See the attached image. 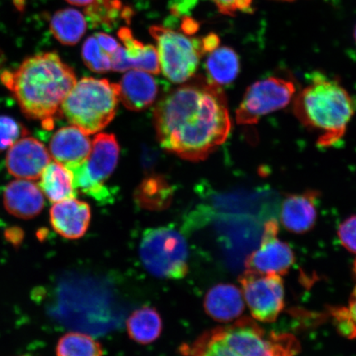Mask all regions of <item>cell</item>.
<instances>
[{"label":"cell","mask_w":356,"mask_h":356,"mask_svg":"<svg viewBox=\"0 0 356 356\" xmlns=\"http://www.w3.org/2000/svg\"><path fill=\"white\" fill-rule=\"evenodd\" d=\"M154 122L162 148L193 162L215 152L232 127L224 90L202 77L164 96L155 106Z\"/></svg>","instance_id":"obj_1"},{"label":"cell","mask_w":356,"mask_h":356,"mask_svg":"<svg viewBox=\"0 0 356 356\" xmlns=\"http://www.w3.org/2000/svg\"><path fill=\"white\" fill-rule=\"evenodd\" d=\"M26 118L51 129L61 105L77 83L76 75L56 52L26 58L19 68L0 74Z\"/></svg>","instance_id":"obj_2"},{"label":"cell","mask_w":356,"mask_h":356,"mask_svg":"<svg viewBox=\"0 0 356 356\" xmlns=\"http://www.w3.org/2000/svg\"><path fill=\"white\" fill-rule=\"evenodd\" d=\"M293 111L302 124L318 133V145L330 147L343 138L355 104L337 79L317 73L295 97Z\"/></svg>","instance_id":"obj_3"},{"label":"cell","mask_w":356,"mask_h":356,"mask_svg":"<svg viewBox=\"0 0 356 356\" xmlns=\"http://www.w3.org/2000/svg\"><path fill=\"white\" fill-rule=\"evenodd\" d=\"M118 100V83H110L106 79L83 78L66 96L60 111L71 124L87 135H92L113 121Z\"/></svg>","instance_id":"obj_4"},{"label":"cell","mask_w":356,"mask_h":356,"mask_svg":"<svg viewBox=\"0 0 356 356\" xmlns=\"http://www.w3.org/2000/svg\"><path fill=\"white\" fill-rule=\"evenodd\" d=\"M273 334L250 318H243L229 326L204 332L191 344H184V356H268L273 346Z\"/></svg>","instance_id":"obj_5"},{"label":"cell","mask_w":356,"mask_h":356,"mask_svg":"<svg viewBox=\"0 0 356 356\" xmlns=\"http://www.w3.org/2000/svg\"><path fill=\"white\" fill-rule=\"evenodd\" d=\"M139 254L146 270L155 277L181 280L188 273V243L172 226L145 230Z\"/></svg>","instance_id":"obj_6"},{"label":"cell","mask_w":356,"mask_h":356,"mask_svg":"<svg viewBox=\"0 0 356 356\" xmlns=\"http://www.w3.org/2000/svg\"><path fill=\"white\" fill-rule=\"evenodd\" d=\"M119 154L120 147L114 135H97L86 161L70 169L75 188L101 204L113 202L117 191L109 188L106 181L118 166Z\"/></svg>","instance_id":"obj_7"},{"label":"cell","mask_w":356,"mask_h":356,"mask_svg":"<svg viewBox=\"0 0 356 356\" xmlns=\"http://www.w3.org/2000/svg\"><path fill=\"white\" fill-rule=\"evenodd\" d=\"M149 33L157 43L160 70L164 76L175 83L193 78L204 54L202 38H190L163 26H151Z\"/></svg>","instance_id":"obj_8"},{"label":"cell","mask_w":356,"mask_h":356,"mask_svg":"<svg viewBox=\"0 0 356 356\" xmlns=\"http://www.w3.org/2000/svg\"><path fill=\"white\" fill-rule=\"evenodd\" d=\"M296 93V84L291 80L282 77L259 80L245 92L236 111V121L242 126L257 124L265 115L286 108Z\"/></svg>","instance_id":"obj_9"},{"label":"cell","mask_w":356,"mask_h":356,"mask_svg":"<svg viewBox=\"0 0 356 356\" xmlns=\"http://www.w3.org/2000/svg\"><path fill=\"white\" fill-rule=\"evenodd\" d=\"M245 305L253 318L262 323L277 319L284 307V288L282 277L245 270L240 277Z\"/></svg>","instance_id":"obj_10"},{"label":"cell","mask_w":356,"mask_h":356,"mask_svg":"<svg viewBox=\"0 0 356 356\" xmlns=\"http://www.w3.org/2000/svg\"><path fill=\"white\" fill-rule=\"evenodd\" d=\"M278 222L270 220L265 222L264 232L259 247L247 258L246 270L266 275L286 274L295 262L291 247L278 237Z\"/></svg>","instance_id":"obj_11"},{"label":"cell","mask_w":356,"mask_h":356,"mask_svg":"<svg viewBox=\"0 0 356 356\" xmlns=\"http://www.w3.org/2000/svg\"><path fill=\"white\" fill-rule=\"evenodd\" d=\"M51 162V154L41 141L22 137L8 149L6 168L17 179L38 180Z\"/></svg>","instance_id":"obj_12"},{"label":"cell","mask_w":356,"mask_h":356,"mask_svg":"<svg viewBox=\"0 0 356 356\" xmlns=\"http://www.w3.org/2000/svg\"><path fill=\"white\" fill-rule=\"evenodd\" d=\"M88 204L76 198L55 203L50 211L53 229L62 238L76 240L87 233L91 221Z\"/></svg>","instance_id":"obj_13"},{"label":"cell","mask_w":356,"mask_h":356,"mask_svg":"<svg viewBox=\"0 0 356 356\" xmlns=\"http://www.w3.org/2000/svg\"><path fill=\"white\" fill-rule=\"evenodd\" d=\"M319 197L320 193L316 190L287 195L280 211L284 228L295 234H305L313 229L317 221Z\"/></svg>","instance_id":"obj_14"},{"label":"cell","mask_w":356,"mask_h":356,"mask_svg":"<svg viewBox=\"0 0 356 356\" xmlns=\"http://www.w3.org/2000/svg\"><path fill=\"white\" fill-rule=\"evenodd\" d=\"M91 149L88 135L73 124L58 130L50 142V154L69 170L86 162Z\"/></svg>","instance_id":"obj_15"},{"label":"cell","mask_w":356,"mask_h":356,"mask_svg":"<svg viewBox=\"0 0 356 356\" xmlns=\"http://www.w3.org/2000/svg\"><path fill=\"white\" fill-rule=\"evenodd\" d=\"M118 86L119 100L134 111L149 108L157 99L160 87L152 74L135 69L124 74Z\"/></svg>","instance_id":"obj_16"},{"label":"cell","mask_w":356,"mask_h":356,"mask_svg":"<svg viewBox=\"0 0 356 356\" xmlns=\"http://www.w3.org/2000/svg\"><path fill=\"white\" fill-rule=\"evenodd\" d=\"M6 211L19 219H33L44 207V194L33 181L17 179L8 184L3 193Z\"/></svg>","instance_id":"obj_17"},{"label":"cell","mask_w":356,"mask_h":356,"mask_svg":"<svg viewBox=\"0 0 356 356\" xmlns=\"http://www.w3.org/2000/svg\"><path fill=\"white\" fill-rule=\"evenodd\" d=\"M204 310L211 318L220 323H229L243 313L245 301L241 289L232 284H219L207 293Z\"/></svg>","instance_id":"obj_18"},{"label":"cell","mask_w":356,"mask_h":356,"mask_svg":"<svg viewBox=\"0 0 356 356\" xmlns=\"http://www.w3.org/2000/svg\"><path fill=\"white\" fill-rule=\"evenodd\" d=\"M39 188L52 203L76 198L74 177L68 168L57 162H50L40 177Z\"/></svg>","instance_id":"obj_19"},{"label":"cell","mask_w":356,"mask_h":356,"mask_svg":"<svg viewBox=\"0 0 356 356\" xmlns=\"http://www.w3.org/2000/svg\"><path fill=\"white\" fill-rule=\"evenodd\" d=\"M175 188L165 177L151 175L145 178L134 194L135 202L150 211L165 210L172 203Z\"/></svg>","instance_id":"obj_20"},{"label":"cell","mask_w":356,"mask_h":356,"mask_svg":"<svg viewBox=\"0 0 356 356\" xmlns=\"http://www.w3.org/2000/svg\"><path fill=\"white\" fill-rule=\"evenodd\" d=\"M204 68L209 82L220 87L228 86L239 74V56L232 48L219 47L209 53Z\"/></svg>","instance_id":"obj_21"},{"label":"cell","mask_w":356,"mask_h":356,"mask_svg":"<svg viewBox=\"0 0 356 356\" xmlns=\"http://www.w3.org/2000/svg\"><path fill=\"white\" fill-rule=\"evenodd\" d=\"M127 330L129 337L136 343H153L163 332L161 315L151 307H142L134 311L128 318Z\"/></svg>","instance_id":"obj_22"},{"label":"cell","mask_w":356,"mask_h":356,"mask_svg":"<svg viewBox=\"0 0 356 356\" xmlns=\"http://www.w3.org/2000/svg\"><path fill=\"white\" fill-rule=\"evenodd\" d=\"M87 20L75 8H64L55 13L50 22V30L58 42L64 46H74L87 31Z\"/></svg>","instance_id":"obj_23"},{"label":"cell","mask_w":356,"mask_h":356,"mask_svg":"<svg viewBox=\"0 0 356 356\" xmlns=\"http://www.w3.org/2000/svg\"><path fill=\"white\" fill-rule=\"evenodd\" d=\"M118 38L123 43L131 69L145 71L151 74H158L160 71L157 49L152 44H144L138 41L128 28L119 30Z\"/></svg>","instance_id":"obj_24"},{"label":"cell","mask_w":356,"mask_h":356,"mask_svg":"<svg viewBox=\"0 0 356 356\" xmlns=\"http://www.w3.org/2000/svg\"><path fill=\"white\" fill-rule=\"evenodd\" d=\"M56 355L104 356V349L99 341L87 334L69 332L58 341Z\"/></svg>","instance_id":"obj_25"},{"label":"cell","mask_w":356,"mask_h":356,"mask_svg":"<svg viewBox=\"0 0 356 356\" xmlns=\"http://www.w3.org/2000/svg\"><path fill=\"white\" fill-rule=\"evenodd\" d=\"M331 315L341 335L356 339V286L351 293L349 304L331 309Z\"/></svg>","instance_id":"obj_26"},{"label":"cell","mask_w":356,"mask_h":356,"mask_svg":"<svg viewBox=\"0 0 356 356\" xmlns=\"http://www.w3.org/2000/svg\"><path fill=\"white\" fill-rule=\"evenodd\" d=\"M81 55L84 64L93 72L102 74L111 70V56L102 48L95 35H91L84 42Z\"/></svg>","instance_id":"obj_27"},{"label":"cell","mask_w":356,"mask_h":356,"mask_svg":"<svg viewBox=\"0 0 356 356\" xmlns=\"http://www.w3.org/2000/svg\"><path fill=\"white\" fill-rule=\"evenodd\" d=\"M120 0H95L86 7V15L95 24H109L120 15L122 10Z\"/></svg>","instance_id":"obj_28"},{"label":"cell","mask_w":356,"mask_h":356,"mask_svg":"<svg viewBox=\"0 0 356 356\" xmlns=\"http://www.w3.org/2000/svg\"><path fill=\"white\" fill-rule=\"evenodd\" d=\"M28 134L26 129L15 119L8 115H0V152L10 149Z\"/></svg>","instance_id":"obj_29"},{"label":"cell","mask_w":356,"mask_h":356,"mask_svg":"<svg viewBox=\"0 0 356 356\" xmlns=\"http://www.w3.org/2000/svg\"><path fill=\"white\" fill-rule=\"evenodd\" d=\"M299 351V343L291 335H273V346L268 356H296Z\"/></svg>","instance_id":"obj_30"},{"label":"cell","mask_w":356,"mask_h":356,"mask_svg":"<svg viewBox=\"0 0 356 356\" xmlns=\"http://www.w3.org/2000/svg\"><path fill=\"white\" fill-rule=\"evenodd\" d=\"M337 235L347 250L356 253V215L341 222L338 227Z\"/></svg>","instance_id":"obj_31"},{"label":"cell","mask_w":356,"mask_h":356,"mask_svg":"<svg viewBox=\"0 0 356 356\" xmlns=\"http://www.w3.org/2000/svg\"><path fill=\"white\" fill-rule=\"evenodd\" d=\"M222 15L234 16L235 13H251L252 0H211Z\"/></svg>","instance_id":"obj_32"},{"label":"cell","mask_w":356,"mask_h":356,"mask_svg":"<svg viewBox=\"0 0 356 356\" xmlns=\"http://www.w3.org/2000/svg\"><path fill=\"white\" fill-rule=\"evenodd\" d=\"M111 70H113L115 72H127V71L131 70V65L128 60L126 50L122 44L111 56Z\"/></svg>","instance_id":"obj_33"},{"label":"cell","mask_w":356,"mask_h":356,"mask_svg":"<svg viewBox=\"0 0 356 356\" xmlns=\"http://www.w3.org/2000/svg\"><path fill=\"white\" fill-rule=\"evenodd\" d=\"M95 35L102 48L104 49L106 53H108L110 56L121 46V44H120L117 40L108 34L97 33Z\"/></svg>","instance_id":"obj_34"},{"label":"cell","mask_w":356,"mask_h":356,"mask_svg":"<svg viewBox=\"0 0 356 356\" xmlns=\"http://www.w3.org/2000/svg\"><path fill=\"white\" fill-rule=\"evenodd\" d=\"M202 47L204 54L215 51L220 47V38L215 33H211L202 38Z\"/></svg>","instance_id":"obj_35"},{"label":"cell","mask_w":356,"mask_h":356,"mask_svg":"<svg viewBox=\"0 0 356 356\" xmlns=\"http://www.w3.org/2000/svg\"><path fill=\"white\" fill-rule=\"evenodd\" d=\"M184 33L186 34H193L198 30V24L194 20H186L184 22Z\"/></svg>","instance_id":"obj_36"},{"label":"cell","mask_w":356,"mask_h":356,"mask_svg":"<svg viewBox=\"0 0 356 356\" xmlns=\"http://www.w3.org/2000/svg\"><path fill=\"white\" fill-rule=\"evenodd\" d=\"M66 2H68L71 4V6H78V7H88L90 6L95 0H65Z\"/></svg>","instance_id":"obj_37"},{"label":"cell","mask_w":356,"mask_h":356,"mask_svg":"<svg viewBox=\"0 0 356 356\" xmlns=\"http://www.w3.org/2000/svg\"><path fill=\"white\" fill-rule=\"evenodd\" d=\"M3 62V54L1 51H0V67H1V65Z\"/></svg>","instance_id":"obj_38"},{"label":"cell","mask_w":356,"mask_h":356,"mask_svg":"<svg viewBox=\"0 0 356 356\" xmlns=\"http://www.w3.org/2000/svg\"><path fill=\"white\" fill-rule=\"evenodd\" d=\"M354 38H355V42H356V26H355V30H354Z\"/></svg>","instance_id":"obj_39"},{"label":"cell","mask_w":356,"mask_h":356,"mask_svg":"<svg viewBox=\"0 0 356 356\" xmlns=\"http://www.w3.org/2000/svg\"><path fill=\"white\" fill-rule=\"evenodd\" d=\"M354 271H355V275H356V260H355V264H354Z\"/></svg>","instance_id":"obj_40"},{"label":"cell","mask_w":356,"mask_h":356,"mask_svg":"<svg viewBox=\"0 0 356 356\" xmlns=\"http://www.w3.org/2000/svg\"><path fill=\"white\" fill-rule=\"evenodd\" d=\"M282 1H293V0H282Z\"/></svg>","instance_id":"obj_41"}]
</instances>
